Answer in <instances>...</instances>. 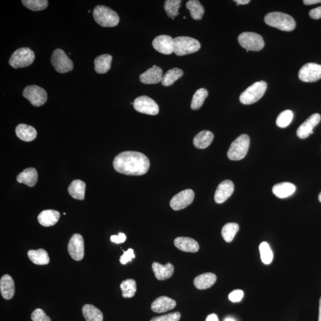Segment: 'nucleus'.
Here are the masks:
<instances>
[{"instance_id":"2eb2a0df","label":"nucleus","mask_w":321,"mask_h":321,"mask_svg":"<svg viewBox=\"0 0 321 321\" xmlns=\"http://www.w3.org/2000/svg\"><path fill=\"white\" fill-rule=\"evenodd\" d=\"M152 45L155 50L163 55H170L174 52V39L170 36H158L153 40Z\"/></svg>"},{"instance_id":"a18cd8bd","label":"nucleus","mask_w":321,"mask_h":321,"mask_svg":"<svg viewBox=\"0 0 321 321\" xmlns=\"http://www.w3.org/2000/svg\"><path fill=\"white\" fill-rule=\"evenodd\" d=\"M244 291L241 290H235L229 294L228 299L233 303H236V302H241L244 298Z\"/></svg>"},{"instance_id":"0eeeda50","label":"nucleus","mask_w":321,"mask_h":321,"mask_svg":"<svg viewBox=\"0 0 321 321\" xmlns=\"http://www.w3.org/2000/svg\"><path fill=\"white\" fill-rule=\"evenodd\" d=\"M35 58V53L30 48H21L13 53L9 60V64L14 69L23 68L31 65Z\"/></svg>"},{"instance_id":"20e7f679","label":"nucleus","mask_w":321,"mask_h":321,"mask_svg":"<svg viewBox=\"0 0 321 321\" xmlns=\"http://www.w3.org/2000/svg\"><path fill=\"white\" fill-rule=\"evenodd\" d=\"M250 138L247 134H242L232 143L228 151L227 156L233 161L241 160L249 150Z\"/></svg>"},{"instance_id":"864d4df0","label":"nucleus","mask_w":321,"mask_h":321,"mask_svg":"<svg viewBox=\"0 0 321 321\" xmlns=\"http://www.w3.org/2000/svg\"><path fill=\"white\" fill-rule=\"evenodd\" d=\"M225 321H236L233 318H227Z\"/></svg>"},{"instance_id":"cd10ccee","label":"nucleus","mask_w":321,"mask_h":321,"mask_svg":"<svg viewBox=\"0 0 321 321\" xmlns=\"http://www.w3.org/2000/svg\"><path fill=\"white\" fill-rule=\"evenodd\" d=\"M214 139V134L208 131H203L196 134L193 139V145L198 149H205L211 145Z\"/></svg>"},{"instance_id":"5fc2aeb1","label":"nucleus","mask_w":321,"mask_h":321,"mask_svg":"<svg viewBox=\"0 0 321 321\" xmlns=\"http://www.w3.org/2000/svg\"><path fill=\"white\" fill-rule=\"evenodd\" d=\"M318 199H319V201L321 202V192L320 193L319 196H318Z\"/></svg>"},{"instance_id":"dca6fc26","label":"nucleus","mask_w":321,"mask_h":321,"mask_svg":"<svg viewBox=\"0 0 321 321\" xmlns=\"http://www.w3.org/2000/svg\"><path fill=\"white\" fill-rule=\"evenodd\" d=\"M321 119L320 114L318 113L312 114L299 126L297 131V135L301 139H305L310 134L314 133L313 129L320 123Z\"/></svg>"},{"instance_id":"5701e85b","label":"nucleus","mask_w":321,"mask_h":321,"mask_svg":"<svg viewBox=\"0 0 321 321\" xmlns=\"http://www.w3.org/2000/svg\"><path fill=\"white\" fill-rule=\"evenodd\" d=\"M16 134L21 141L31 142L36 139L37 132L32 126L20 124L16 127Z\"/></svg>"},{"instance_id":"c9c22d12","label":"nucleus","mask_w":321,"mask_h":321,"mask_svg":"<svg viewBox=\"0 0 321 321\" xmlns=\"http://www.w3.org/2000/svg\"><path fill=\"white\" fill-rule=\"evenodd\" d=\"M239 230V226L237 223H227L223 227L221 234L226 242L230 243L233 241Z\"/></svg>"},{"instance_id":"58836bf2","label":"nucleus","mask_w":321,"mask_h":321,"mask_svg":"<svg viewBox=\"0 0 321 321\" xmlns=\"http://www.w3.org/2000/svg\"><path fill=\"white\" fill-rule=\"evenodd\" d=\"M260 251L262 261L265 265H269L273 260V253L268 243L264 242L260 246Z\"/></svg>"},{"instance_id":"09e8293b","label":"nucleus","mask_w":321,"mask_h":321,"mask_svg":"<svg viewBox=\"0 0 321 321\" xmlns=\"http://www.w3.org/2000/svg\"><path fill=\"white\" fill-rule=\"evenodd\" d=\"M206 321H219V320L217 315L211 314L207 317Z\"/></svg>"},{"instance_id":"1a4fd4ad","label":"nucleus","mask_w":321,"mask_h":321,"mask_svg":"<svg viewBox=\"0 0 321 321\" xmlns=\"http://www.w3.org/2000/svg\"><path fill=\"white\" fill-rule=\"evenodd\" d=\"M51 64L56 71L60 74H66L72 71L74 63L63 50L56 49L54 51L51 58Z\"/></svg>"},{"instance_id":"393cba45","label":"nucleus","mask_w":321,"mask_h":321,"mask_svg":"<svg viewBox=\"0 0 321 321\" xmlns=\"http://www.w3.org/2000/svg\"><path fill=\"white\" fill-rule=\"evenodd\" d=\"M217 281V276L211 272H207L197 276L194 280V285L199 290L207 289L211 287Z\"/></svg>"},{"instance_id":"8fccbe9b","label":"nucleus","mask_w":321,"mask_h":321,"mask_svg":"<svg viewBox=\"0 0 321 321\" xmlns=\"http://www.w3.org/2000/svg\"><path fill=\"white\" fill-rule=\"evenodd\" d=\"M303 3L306 5H312L321 3V0H304Z\"/></svg>"},{"instance_id":"c756f323","label":"nucleus","mask_w":321,"mask_h":321,"mask_svg":"<svg viewBox=\"0 0 321 321\" xmlns=\"http://www.w3.org/2000/svg\"><path fill=\"white\" fill-rule=\"evenodd\" d=\"M28 256L32 263L36 265H45L50 263V258L47 251L43 249L31 250Z\"/></svg>"},{"instance_id":"c85d7f7f","label":"nucleus","mask_w":321,"mask_h":321,"mask_svg":"<svg viewBox=\"0 0 321 321\" xmlns=\"http://www.w3.org/2000/svg\"><path fill=\"white\" fill-rule=\"evenodd\" d=\"M112 56L110 55L99 56L94 61L95 71L98 74H105L110 71L112 62Z\"/></svg>"},{"instance_id":"e433bc0d","label":"nucleus","mask_w":321,"mask_h":321,"mask_svg":"<svg viewBox=\"0 0 321 321\" xmlns=\"http://www.w3.org/2000/svg\"><path fill=\"white\" fill-rule=\"evenodd\" d=\"M208 95V93L205 88H201L196 91L191 102V109L193 110L200 109L203 106Z\"/></svg>"},{"instance_id":"a878e982","label":"nucleus","mask_w":321,"mask_h":321,"mask_svg":"<svg viewBox=\"0 0 321 321\" xmlns=\"http://www.w3.org/2000/svg\"><path fill=\"white\" fill-rule=\"evenodd\" d=\"M296 190V186L293 183L283 182L274 185L272 188V192L278 198L283 199L292 195Z\"/></svg>"},{"instance_id":"473e14b6","label":"nucleus","mask_w":321,"mask_h":321,"mask_svg":"<svg viewBox=\"0 0 321 321\" xmlns=\"http://www.w3.org/2000/svg\"><path fill=\"white\" fill-rule=\"evenodd\" d=\"M186 6L190 11L191 18L194 20L202 19L204 15L205 10L200 2L197 1V0H190V1L187 2Z\"/></svg>"},{"instance_id":"aec40b11","label":"nucleus","mask_w":321,"mask_h":321,"mask_svg":"<svg viewBox=\"0 0 321 321\" xmlns=\"http://www.w3.org/2000/svg\"><path fill=\"white\" fill-rule=\"evenodd\" d=\"M175 246L185 252L195 253L199 249L198 243L195 240L187 237H179L174 240Z\"/></svg>"},{"instance_id":"f257e3e1","label":"nucleus","mask_w":321,"mask_h":321,"mask_svg":"<svg viewBox=\"0 0 321 321\" xmlns=\"http://www.w3.org/2000/svg\"><path fill=\"white\" fill-rule=\"evenodd\" d=\"M149 159L144 153L135 151H125L116 156L113 167L116 171L129 176H142L148 171Z\"/></svg>"},{"instance_id":"6ab92c4d","label":"nucleus","mask_w":321,"mask_h":321,"mask_svg":"<svg viewBox=\"0 0 321 321\" xmlns=\"http://www.w3.org/2000/svg\"><path fill=\"white\" fill-rule=\"evenodd\" d=\"M176 302L173 299L167 296H161L151 304V309L156 313H164L174 309Z\"/></svg>"},{"instance_id":"9d476101","label":"nucleus","mask_w":321,"mask_h":321,"mask_svg":"<svg viewBox=\"0 0 321 321\" xmlns=\"http://www.w3.org/2000/svg\"><path fill=\"white\" fill-rule=\"evenodd\" d=\"M23 96L32 106L37 107L43 106L47 100V92L37 85L26 86L23 91Z\"/></svg>"},{"instance_id":"bb28decb","label":"nucleus","mask_w":321,"mask_h":321,"mask_svg":"<svg viewBox=\"0 0 321 321\" xmlns=\"http://www.w3.org/2000/svg\"><path fill=\"white\" fill-rule=\"evenodd\" d=\"M38 172L34 168L24 170L23 172L18 175L17 180L19 183H23L29 187H34L38 182Z\"/></svg>"},{"instance_id":"f3484780","label":"nucleus","mask_w":321,"mask_h":321,"mask_svg":"<svg viewBox=\"0 0 321 321\" xmlns=\"http://www.w3.org/2000/svg\"><path fill=\"white\" fill-rule=\"evenodd\" d=\"M234 189L233 183L231 180H226L218 185L215 191L214 199L216 203L222 204L233 194Z\"/></svg>"},{"instance_id":"49530a36","label":"nucleus","mask_w":321,"mask_h":321,"mask_svg":"<svg viewBox=\"0 0 321 321\" xmlns=\"http://www.w3.org/2000/svg\"><path fill=\"white\" fill-rule=\"evenodd\" d=\"M111 241L115 243V244H122L126 241V236L123 233H118V235H113L111 236Z\"/></svg>"},{"instance_id":"9b49d317","label":"nucleus","mask_w":321,"mask_h":321,"mask_svg":"<svg viewBox=\"0 0 321 321\" xmlns=\"http://www.w3.org/2000/svg\"><path fill=\"white\" fill-rule=\"evenodd\" d=\"M134 109L143 114L155 115L158 114L159 107L155 101L147 96L137 98L133 102Z\"/></svg>"},{"instance_id":"ddd939ff","label":"nucleus","mask_w":321,"mask_h":321,"mask_svg":"<svg viewBox=\"0 0 321 321\" xmlns=\"http://www.w3.org/2000/svg\"><path fill=\"white\" fill-rule=\"evenodd\" d=\"M194 198H195L194 191L191 189H186L180 191L175 195L171 199L170 204L171 208L174 211H179L190 206L192 203Z\"/></svg>"},{"instance_id":"2f4dec72","label":"nucleus","mask_w":321,"mask_h":321,"mask_svg":"<svg viewBox=\"0 0 321 321\" xmlns=\"http://www.w3.org/2000/svg\"><path fill=\"white\" fill-rule=\"evenodd\" d=\"M86 321H103V314L99 309L92 304H85L82 308Z\"/></svg>"},{"instance_id":"a211bd4d","label":"nucleus","mask_w":321,"mask_h":321,"mask_svg":"<svg viewBox=\"0 0 321 321\" xmlns=\"http://www.w3.org/2000/svg\"><path fill=\"white\" fill-rule=\"evenodd\" d=\"M163 73L160 67L153 66L140 76V81L144 84H156L161 82Z\"/></svg>"},{"instance_id":"79ce46f5","label":"nucleus","mask_w":321,"mask_h":321,"mask_svg":"<svg viewBox=\"0 0 321 321\" xmlns=\"http://www.w3.org/2000/svg\"><path fill=\"white\" fill-rule=\"evenodd\" d=\"M180 318V313L177 312L153 318L150 321H179Z\"/></svg>"},{"instance_id":"603ef678","label":"nucleus","mask_w":321,"mask_h":321,"mask_svg":"<svg viewBox=\"0 0 321 321\" xmlns=\"http://www.w3.org/2000/svg\"><path fill=\"white\" fill-rule=\"evenodd\" d=\"M318 321H321V297L320 301L319 318H318Z\"/></svg>"},{"instance_id":"7c9ffc66","label":"nucleus","mask_w":321,"mask_h":321,"mask_svg":"<svg viewBox=\"0 0 321 321\" xmlns=\"http://www.w3.org/2000/svg\"><path fill=\"white\" fill-rule=\"evenodd\" d=\"M85 183L80 180L73 181L68 188L70 195L73 198L81 201L85 199Z\"/></svg>"},{"instance_id":"72a5a7b5","label":"nucleus","mask_w":321,"mask_h":321,"mask_svg":"<svg viewBox=\"0 0 321 321\" xmlns=\"http://www.w3.org/2000/svg\"><path fill=\"white\" fill-rule=\"evenodd\" d=\"M183 75V72L182 70L178 68L172 69L163 75L161 82L163 86H171Z\"/></svg>"},{"instance_id":"423d86ee","label":"nucleus","mask_w":321,"mask_h":321,"mask_svg":"<svg viewBox=\"0 0 321 321\" xmlns=\"http://www.w3.org/2000/svg\"><path fill=\"white\" fill-rule=\"evenodd\" d=\"M266 88V83L264 81L255 82L243 92L240 96V101L245 105L254 104L264 96Z\"/></svg>"},{"instance_id":"412c9836","label":"nucleus","mask_w":321,"mask_h":321,"mask_svg":"<svg viewBox=\"0 0 321 321\" xmlns=\"http://www.w3.org/2000/svg\"><path fill=\"white\" fill-rule=\"evenodd\" d=\"M0 291L2 298L10 300L12 299L15 293L14 280L9 275L6 274L1 277L0 280Z\"/></svg>"},{"instance_id":"6e6552de","label":"nucleus","mask_w":321,"mask_h":321,"mask_svg":"<svg viewBox=\"0 0 321 321\" xmlns=\"http://www.w3.org/2000/svg\"><path fill=\"white\" fill-rule=\"evenodd\" d=\"M238 41L242 47L249 51H260L265 45L263 37L254 32H244L239 36Z\"/></svg>"},{"instance_id":"f03ea898","label":"nucleus","mask_w":321,"mask_h":321,"mask_svg":"<svg viewBox=\"0 0 321 321\" xmlns=\"http://www.w3.org/2000/svg\"><path fill=\"white\" fill-rule=\"evenodd\" d=\"M267 25L286 32L292 31L296 28V22L291 16L282 12H271L264 19Z\"/></svg>"},{"instance_id":"3c124183","label":"nucleus","mask_w":321,"mask_h":321,"mask_svg":"<svg viewBox=\"0 0 321 321\" xmlns=\"http://www.w3.org/2000/svg\"><path fill=\"white\" fill-rule=\"evenodd\" d=\"M237 5H245L249 3L250 0H235Z\"/></svg>"},{"instance_id":"4be33fe9","label":"nucleus","mask_w":321,"mask_h":321,"mask_svg":"<svg viewBox=\"0 0 321 321\" xmlns=\"http://www.w3.org/2000/svg\"><path fill=\"white\" fill-rule=\"evenodd\" d=\"M152 270L156 279L158 280H166L171 277L174 273V266L170 263H167L165 265L158 263H153Z\"/></svg>"},{"instance_id":"37998d69","label":"nucleus","mask_w":321,"mask_h":321,"mask_svg":"<svg viewBox=\"0 0 321 321\" xmlns=\"http://www.w3.org/2000/svg\"><path fill=\"white\" fill-rule=\"evenodd\" d=\"M32 321H51L50 318L41 309H37L31 315Z\"/></svg>"},{"instance_id":"a19ab883","label":"nucleus","mask_w":321,"mask_h":321,"mask_svg":"<svg viewBox=\"0 0 321 321\" xmlns=\"http://www.w3.org/2000/svg\"><path fill=\"white\" fill-rule=\"evenodd\" d=\"M292 111L287 110L280 113L277 118L276 124L280 128H285L289 126L293 118Z\"/></svg>"},{"instance_id":"ea45409f","label":"nucleus","mask_w":321,"mask_h":321,"mask_svg":"<svg viewBox=\"0 0 321 321\" xmlns=\"http://www.w3.org/2000/svg\"><path fill=\"white\" fill-rule=\"evenodd\" d=\"M21 2L28 9L35 12L47 9L48 5L47 0H22Z\"/></svg>"},{"instance_id":"f704fd0d","label":"nucleus","mask_w":321,"mask_h":321,"mask_svg":"<svg viewBox=\"0 0 321 321\" xmlns=\"http://www.w3.org/2000/svg\"><path fill=\"white\" fill-rule=\"evenodd\" d=\"M120 288L125 298H132L137 290L136 283L133 279H128L121 283Z\"/></svg>"},{"instance_id":"7ed1b4c3","label":"nucleus","mask_w":321,"mask_h":321,"mask_svg":"<svg viewBox=\"0 0 321 321\" xmlns=\"http://www.w3.org/2000/svg\"><path fill=\"white\" fill-rule=\"evenodd\" d=\"M93 16L96 22L105 28L114 27L119 23L120 19L117 13L104 5H98L95 7Z\"/></svg>"},{"instance_id":"4c0bfd02","label":"nucleus","mask_w":321,"mask_h":321,"mask_svg":"<svg viewBox=\"0 0 321 321\" xmlns=\"http://www.w3.org/2000/svg\"><path fill=\"white\" fill-rule=\"evenodd\" d=\"M181 3H182L181 0H167L164 2V9L169 18L174 19L175 17L179 15Z\"/></svg>"},{"instance_id":"f8f14e48","label":"nucleus","mask_w":321,"mask_h":321,"mask_svg":"<svg viewBox=\"0 0 321 321\" xmlns=\"http://www.w3.org/2000/svg\"><path fill=\"white\" fill-rule=\"evenodd\" d=\"M299 77L304 82H315L321 79V65L316 63H307L302 67Z\"/></svg>"},{"instance_id":"4468645a","label":"nucleus","mask_w":321,"mask_h":321,"mask_svg":"<svg viewBox=\"0 0 321 321\" xmlns=\"http://www.w3.org/2000/svg\"><path fill=\"white\" fill-rule=\"evenodd\" d=\"M68 252L75 261H81L84 257V241L80 234H75L71 237L68 245Z\"/></svg>"},{"instance_id":"c03bdc74","label":"nucleus","mask_w":321,"mask_h":321,"mask_svg":"<svg viewBox=\"0 0 321 321\" xmlns=\"http://www.w3.org/2000/svg\"><path fill=\"white\" fill-rule=\"evenodd\" d=\"M134 258H135V255L134 254V251L130 248L127 251H124L123 255L121 256L120 261L121 264L126 265V264H128L129 262H131Z\"/></svg>"},{"instance_id":"39448f33","label":"nucleus","mask_w":321,"mask_h":321,"mask_svg":"<svg viewBox=\"0 0 321 321\" xmlns=\"http://www.w3.org/2000/svg\"><path fill=\"white\" fill-rule=\"evenodd\" d=\"M201 48L198 40L188 37H179L174 39V53L182 56L195 53Z\"/></svg>"},{"instance_id":"b1692460","label":"nucleus","mask_w":321,"mask_h":321,"mask_svg":"<svg viewBox=\"0 0 321 321\" xmlns=\"http://www.w3.org/2000/svg\"><path fill=\"white\" fill-rule=\"evenodd\" d=\"M60 217V212L55 210L48 209L40 213L38 220L42 226L51 227L55 225Z\"/></svg>"},{"instance_id":"de8ad7c7","label":"nucleus","mask_w":321,"mask_h":321,"mask_svg":"<svg viewBox=\"0 0 321 321\" xmlns=\"http://www.w3.org/2000/svg\"><path fill=\"white\" fill-rule=\"evenodd\" d=\"M309 16L314 19H319L321 18V6L315 8L309 12Z\"/></svg>"}]
</instances>
